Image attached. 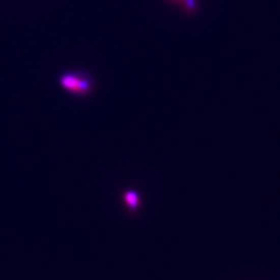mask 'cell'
I'll return each mask as SVG.
<instances>
[{
  "label": "cell",
  "mask_w": 280,
  "mask_h": 280,
  "mask_svg": "<svg viewBox=\"0 0 280 280\" xmlns=\"http://www.w3.org/2000/svg\"><path fill=\"white\" fill-rule=\"evenodd\" d=\"M58 83L66 93L79 98L90 95L95 89V81L92 74L83 70L64 72L58 77Z\"/></svg>",
  "instance_id": "obj_1"
},
{
  "label": "cell",
  "mask_w": 280,
  "mask_h": 280,
  "mask_svg": "<svg viewBox=\"0 0 280 280\" xmlns=\"http://www.w3.org/2000/svg\"><path fill=\"white\" fill-rule=\"evenodd\" d=\"M125 201L129 204V206L134 209L135 207H137L138 204V196L135 192H132V191H129L125 195Z\"/></svg>",
  "instance_id": "obj_2"
},
{
  "label": "cell",
  "mask_w": 280,
  "mask_h": 280,
  "mask_svg": "<svg viewBox=\"0 0 280 280\" xmlns=\"http://www.w3.org/2000/svg\"><path fill=\"white\" fill-rule=\"evenodd\" d=\"M186 9L189 12H193L195 9V0H184Z\"/></svg>",
  "instance_id": "obj_3"
},
{
  "label": "cell",
  "mask_w": 280,
  "mask_h": 280,
  "mask_svg": "<svg viewBox=\"0 0 280 280\" xmlns=\"http://www.w3.org/2000/svg\"><path fill=\"white\" fill-rule=\"evenodd\" d=\"M170 1H175V0H170Z\"/></svg>",
  "instance_id": "obj_4"
}]
</instances>
